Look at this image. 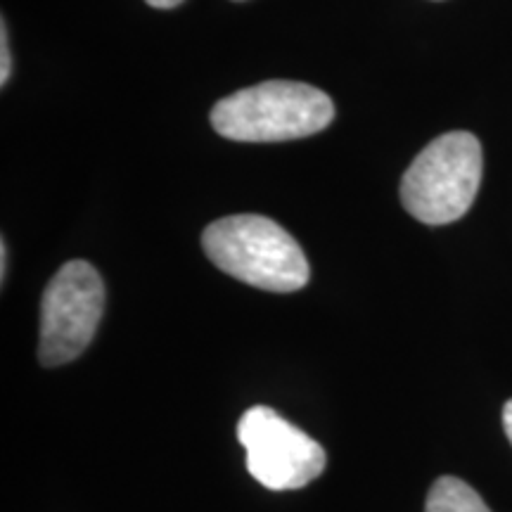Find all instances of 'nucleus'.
I'll list each match as a JSON object with an SVG mask.
<instances>
[{"instance_id":"nucleus-6","label":"nucleus","mask_w":512,"mask_h":512,"mask_svg":"<svg viewBox=\"0 0 512 512\" xmlns=\"http://www.w3.org/2000/svg\"><path fill=\"white\" fill-rule=\"evenodd\" d=\"M425 512H491L482 496L458 477H439L427 494Z\"/></svg>"},{"instance_id":"nucleus-2","label":"nucleus","mask_w":512,"mask_h":512,"mask_svg":"<svg viewBox=\"0 0 512 512\" xmlns=\"http://www.w3.org/2000/svg\"><path fill=\"white\" fill-rule=\"evenodd\" d=\"M335 119V105L299 81H264L226 95L211 110V126L240 143H280L320 133Z\"/></svg>"},{"instance_id":"nucleus-3","label":"nucleus","mask_w":512,"mask_h":512,"mask_svg":"<svg viewBox=\"0 0 512 512\" xmlns=\"http://www.w3.org/2000/svg\"><path fill=\"white\" fill-rule=\"evenodd\" d=\"M484 174L482 143L467 131L434 138L401 178L403 209L427 226H446L470 211Z\"/></svg>"},{"instance_id":"nucleus-5","label":"nucleus","mask_w":512,"mask_h":512,"mask_svg":"<svg viewBox=\"0 0 512 512\" xmlns=\"http://www.w3.org/2000/svg\"><path fill=\"white\" fill-rule=\"evenodd\" d=\"M238 439L247 451L249 475L271 491L302 489L318 479L328 463L316 439L266 406H254L242 415Z\"/></svg>"},{"instance_id":"nucleus-4","label":"nucleus","mask_w":512,"mask_h":512,"mask_svg":"<svg viewBox=\"0 0 512 512\" xmlns=\"http://www.w3.org/2000/svg\"><path fill=\"white\" fill-rule=\"evenodd\" d=\"M105 313V283L88 261H69L50 280L41 302L38 361L46 368L72 363L93 342Z\"/></svg>"},{"instance_id":"nucleus-1","label":"nucleus","mask_w":512,"mask_h":512,"mask_svg":"<svg viewBox=\"0 0 512 512\" xmlns=\"http://www.w3.org/2000/svg\"><path fill=\"white\" fill-rule=\"evenodd\" d=\"M202 247L219 271L259 290L297 292L311 278L299 242L266 216L240 214L209 223Z\"/></svg>"},{"instance_id":"nucleus-9","label":"nucleus","mask_w":512,"mask_h":512,"mask_svg":"<svg viewBox=\"0 0 512 512\" xmlns=\"http://www.w3.org/2000/svg\"><path fill=\"white\" fill-rule=\"evenodd\" d=\"M503 430H505V434H508V439L512 444V399L505 403V408H503Z\"/></svg>"},{"instance_id":"nucleus-8","label":"nucleus","mask_w":512,"mask_h":512,"mask_svg":"<svg viewBox=\"0 0 512 512\" xmlns=\"http://www.w3.org/2000/svg\"><path fill=\"white\" fill-rule=\"evenodd\" d=\"M8 278V242L0 240V280Z\"/></svg>"},{"instance_id":"nucleus-7","label":"nucleus","mask_w":512,"mask_h":512,"mask_svg":"<svg viewBox=\"0 0 512 512\" xmlns=\"http://www.w3.org/2000/svg\"><path fill=\"white\" fill-rule=\"evenodd\" d=\"M12 74V57L8 48V24H0V83H8Z\"/></svg>"},{"instance_id":"nucleus-10","label":"nucleus","mask_w":512,"mask_h":512,"mask_svg":"<svg viewBox=\"0 0 512 512\" xmlns=\"http://www.w3.org/2000/svg\"><path fill=\"white\" fill-rule=\"evenodd\" d=\"M147 5H152V8H159V10H169V8H176V5H181L183 0H145Z\"/></svg>"}]
</instances>
